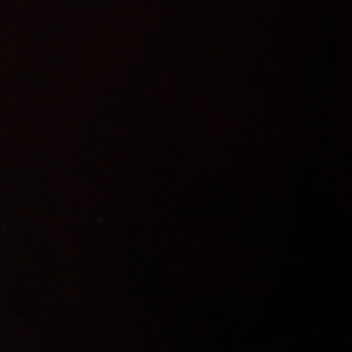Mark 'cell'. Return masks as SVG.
I'll return each mask as SVG.
<instances>
[]
</instances>
